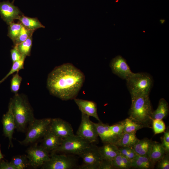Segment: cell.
<instances>
[{
  "label": "cell",
  "mask_w": 169,
  "mask_h": 169,
  "mask_svg": "<svg viewBox=\"0 0 169 169\" xmlns=\"http://www.w3.org/2000/svg\"><path fill=\"white\" fill-rule=\"evenodd\" d=\"M85 80L84 73L70 63L55 67L49 74L47 87L52 95L63 100L74 99Z\"/></svg>",
  "instance_id": "cell-1"
},
{
  "label": "cell",
  "mask_w": 169,
  "mask_h": 169,
  "mask_svg": "<svg viewBox=\"0 0 169 169\" xmlns=\"http://www.w3.org/2000/svg\"><path fill=\"white\" fill-rule=\"evenodd\" d=\"M131 104L128 118L143 125L144 128H152L153 112L149 95L131 97Z\"/></svg>",
  "instance_id": "cell-2"
},
{
  "label": "cell",
  "mask_w": 169,
  "mask_h": 169,
  "mask_svg": "<svg viewBox=\"0 0 169 169\" xmlns=\"http://www.w3.org/2000/svg\"><path fill=\"white\" fill-rule=\"evenodd\" d=\"M10 101L12 104L16 128L18 131L24 132L27 125L35 119L31 106L24 95L15 94Z\"/></svg>",
  "instance_id": "cell-3"
},
{
  "label": "cell",
  "mask_w": 169,
  "mask_h": 169,
  "mask_svg": "<svg viewBox=\"0 0 169 169\" xmlns=\"http://www.w3.org/2000/svg\"><path fill=\"white\" fill-rule=\"evenodd\" d=\"M125 80L131 97L149 95L153 83L151 76L144 72L133 73Z\"/></svg>",
  "instance_id": "cell-4"
},
{
  "label": "cell",
  "mask_w": 169,
  "mask_h": 169,
  "mask_svg": "<svg viewBox=\"0 0 169 169\" xmlns=\"http://www.w3.org/2000/svg\"><path fill=\"white\" fill-rule=\"evenodd\" d=\"M91 143L77 135H74L63 139L59 146L53 152L79 156Z\"/></svg>",
  "instance_id": "cell-5"
},
{
  "label": "cell",
  "mask_w": 169,
  "mask_h": 169,
  "mask_svg": "<svg viewBox=\"0 0 169 169\" xmlns=\"http://www.w3.org/2000/svg\"><path fill=\"white\" fill-rule=\"evenodd\" d=\"M51 119L46 118L35 119L29 125L25 139L19 141L22 145L32 143L43 137L48 131Z\"/></svg>",
  "instance_id": "cell-6"
},
{
  "label": "cell",
  "mask_w": 169,
  "mask_h": 169,
  "mask_svg": "<svg viewBox=\"0 0 169 169\" xmlns=\"http://www.w3.org/2000/svg\"><path fill=\"white\" fill-rule=\"evenodd\" d=\"M41 167L43 169H72L78 168L79 166L74 157L51 152L49 160Z\"/></svg>",
  "instance_id": "cell-7"
},
{
  "label": "cell",
  "mask_w": 169,
  "mask_h": 169,
  "mask_svg": "<svg viewBox=\"0 0 169 169\" xmlns=\"http://www.w3.org/2000/svg\"><path fill=\"white\" fill-rule=\"evenodd\" d=\"M76 134L91 143L98 141L99 136L94 122L90 120L89 116L82 113L81 123Z\"/></svg>",
  "instance_id": "cell-8"
},
{
  "label": "cell",
  "mask_w": 169,
  "mask_h": 169,
  "mask_svg": "<svg viewBox=\"0 0 169 169\" xmlns=\"http://www.w3.org/2000/svg\"><path fill=\"white\" fill-rule=\"evenodd\" d=\"M26 152L30 166L34 168L41 167L50 159L49 152L40 145L36 144L32 146L27 150Z\"/></svg>",
  "instance_id": "cell-9"
},
{
  "label": "cell",
  "mask_w": 169,
  "mask_h": 169,
  "mask_svg": "<svg viewBox=\"0 0 169 169\" xmlns=\"http://www.w3.org/2000/svg\"><path fill=\"white\" fill-rule=\"evenodd\" d=\"M0 15L3 20L9 25L23 14L13 2L6 1L0 2Z\"/></svg>",
  "instance_id": "cell-10"
},
{
  "label": "cell",
  "mask_w": 169,
  "mask_h": 169,
  "mask_svg": "<svg viewBox=\"0 0 169 169\" xmlns=\"http://www.w3.org/2000/svg\"><path fill=\"white\" fill-rule=\"evenodd\" d=\"M110 66L112 72L123 79H126L133 74L126 60L119 55L110 61Z\"/></svg>",
  "instance_id": "cell-11"
},
{
  "label": "cell",
  "mask_w": 169,
  "mask_h": 169,
  "mask_svg": "<svg viewBox=\"0 0 169 169\" xmlns=\"http://www.w3.org/2000/svg\"><path fill=\"white\" fill-rule=\"evenodd\" d=\"M49 130L59 137L64 139L74 135L71 125L59 118L51 119Z\"/></svg>",
  "instance_id": "cell-12"
},
{
  "label": "cell",
  "mask_w": 169,
  "mask_h": 169,
  "mask_svg": "<svg viewBox=\"0 0 169 169\" xmlns=\"http://www.w3.org/2000/svg\"><path fill=\"white\" fill-rule=\"evenodd\" d=\"M3 132L6 137L9 140V146H13L12 140L14 129L16 128L14 116L13 112L12 104L10 101L8 110L4 114L2 119Z\"/></svg>",
  "instance_id": "cell-13"
},
{
  "label": "cell",
  "mask_w": 169,
  "mask_h": 169,
  "mask_svg": "<svg viewBox=\"0 0 169 169\" xmlns=\"http://www.w3.org/2000/svg\"><path fill=\"white\" fill-rule=\"evenodd\" d=\"M83 160V164H98L100 165L102 160L98 147L91 143L79 156Z\"/></svg>",
  "instance_id": "cell-14"
},
{
  "label": "cell",
  "mask_w": 169,
  "mask_h": 169,
  "mask_svg": "<svg viewBox=\"0 0 169 169\" xmlns=\"http://www.w3.org/2000/svg\"><path fill=\"white\" fill-rule=\"evenodd\" d=\"M98 136L102 142L105 143H111L115 145L118 138L113 133L110 125L101 121L98 123H94Z\"/></svg>",
  "instance_id": "cell-15"
},
{
  "label": "cell",
  "mask_w": 169,
  "mask_h": 169,
  "mask_svg": "<svg viewBox=\"0 0 169 169\" xmlns=\"http://www.w3.org/2000/svg\"><path fill=\"white\" fill-rule=\"evenodd\" d=\"M74 101L82 113L95 118L101 121L97 114V108L95 102L75 98Z\"/></svg>",
  "instance_id": "cell-16"
},
{
  "label": "cell",
  "mask_w": 169,
  "mask_h": 169,
  "mask_svg": "<svg viewBox=\"0 0 169 169\" xmlns=\"http://www.w3.org/2000/svg\"><path fill=\"white\" fill-rule=\"evenodd\" d=\"M63 139L51 131L49 128L43 137L40 146L48 152H53L60 145Z\"/></svg>",
  "instance_id": "cell-17"
},
{
  "label": "cell",
  "mask_w": 169,
  "mask_h": 169,
  "mask_svg": "<svg viewBox=\"0 0 169 169\" xmlns=\"http://www.w3.org/2000/svg\"><path fill=\"white\" fill-rule=\"evenodd\" d=\"M98 149L103 159L112 161L119 153L118 147L111 143H105Z\"/></svg>",
  "instance_id": "cell-18"
},
{
  "label": "cell",
  "mask_w": 169,
  "mask_h": 169,
  "mask_svg": "<svg viewBox=\"0 0 169 169\" xmlns=\"http://www.w3.org/2000/svg\"><path fill=\"white\" fill-rule=\"evenodd\" d=\"M153 141L151 139L145 138L139 140L132 147L137 155L148 156Z\"/></svg>",
  "instance_id": "cell-19"
},
{
  "label": "cell",
  "mask_w": 169,
  "mask_h": 169,
  "mask_svg": "<svg viewBox=\"0 0 169 169\" xmlns=\"http://www.w3.org/2000/svg\"><path fill=\"white\" fill-rule=\"evenodd\" d=\"M166 152L161 143L153 141L148 156L152 164H155L161 159Z\"/></svg>",
  "instance_id": "cell-20"
},
{
  "label": "cell",
  "mask_w": 169,
  "mask_h": 169,
  "mask_svg": "<svg viewBox=\"0 0 169 169\" xmlns=\"http://www.w3.org/2000/svg\"><path fill=\"white\" fill-rule=\"evenodd\" d=\"M148 156L137 155L131 161V168L140 169L152 168L154 166Z\"/></svg>",
  "instance_id": "cell-21"
},
{
  "label": "cell",
  "mask_w": 169,
  "mask_h": 169,
  "mask_svg": "<svg viewBox=\"0 0 169 169\" xmlns=\"http://www.w3.org/2000/svg\"><path fill=\"white\" fill-rule=\"evenodd\" d=\"M168 113V104L165 99L161 98L159 101L157 109L152 112V119L163 120L167 116Z\"/></svg>",
  "instance_id": "cell-22"
},
{
  "label": "cell",
  "mask_w": 169,
  "mask_h": 169,
  "mask_svg": "<svg viewBox=\"0 0 169 169\" xmlns=\"http://www.w3.org/2000/svg\"><path fill=\"white\" fill-rule=\"evenodd\" d=\"M139 140L136 133H124L117 141L115 145L118 147H132Z\"/></svg>",
  "instance_id": "cell-23"
},
{
  "label": "cell",
  "mask_w": 169,
  "mask_h": 169,
  "mask_svg": "<svg viewBox=\"0 0 169 169\" xmlns=\"http://www.w3.org/2000/svg\"><path fill=\"white\" fill-rule=\"evenodd\" d=\"M18 19L23 26L31 30L34 31L39 28H45L36 18H30L23 15Z\"/></svg>",
  "instance_id": "cell-24"
},
{
  "label": "cell",
  "mask_w": 169,
  "mask_h": 169,
  "mask_svg": "<svg viewBox=\"0 0 169 169\" xmlns=\"http://www.w3.org/2000/svg\"><path fill=\"white\" fill-rule=\"evenodd\" d=\"M113 169H129L131 168V161L120 153L112 160Z\"/></svg>",
  "instance_id": "cell-25"
},
{
  "label": "cell",
  "mask_w": 169,
  "mask_h": 169,
  "mask_svg": "<svg viewBox=\"0 0 169 169\" xmlns=\"http://www.w3.org/2000/svg\"><path fill=\"white\" fill-rule=\"evenodd\" d=\"M122 121L124 125V133H136L137 131L144 128L143 125L133 121L129 118Z\"/></svg>",
  "instance_id": "cell-26"
},
{
  "label": "cell",
  "mask_w": 169,
  "mask_h": 169,
  "mask_svg": "<svg viewBox=\"0 0 169 169\" xmlns=\"http://www.w3.org/2000/svg\"><path fill=\"white\" fill-rule=\"evenodd\" d=\"M16 169H23L30 166L27 156L18 155L14 156L10 161Z\"/></svg>",
  "instance_id": "cell-27"
},
{
  "label": "cell",
  "mask_w": 169,
  "mask_h": 169,
  "mask_svg": "<svg viewBox=\"0 0 169 169\" xmlns=\"http://www.w3.org/2000/svg\"><path fill=\"white\" fill-rule=\"evenodd\" d=\"M8 26V35L14 43L19 35L22 24L19 22L18 23L13 22Z\"/></svg>",
  "instance_id": "cell-28"
},
{
  "label": "cell",
  "mask_w": 169,
  "mask_h": 169,
  "mask_svg": "<svg viewBox=\"0 0 169 169\" xmlns=\"http://www.w3.org/2000/svg\"><path fill=\"white\" fill-rule=\"evenodd\" d=\"M32 45V35H31L16 46L21 54L26 57L30 55Z\"/></svg>",
  "instance_id": "cell-29"
},
{
  "label": "cell",
  "mask_w": 169,
  "mask_h": 169,
  "mask_svg": "<svg viewBox=\"0 0 169 169\" xmlns=\"http://www.w3.org/2000/svg\"><path fill=\"white\" fill-rule=\"evenodd\" d=\"M26 57L25 56L22 55L21 58L19 60L13 63L12 68L10 71L3 79L0 80V84L12 74L15 72H19L20 70L24 69V62Z\"/></svg>",
  "instance_id": "cell-30"
},
{
  "label": "cell",
  "mask_w": 169,
  "mask_h": 169,
  "mask_svg": "<svg viewBox=\"0 0 169 169\" xmlns=\"http://www.w3.org/2000/svg\"><path fill=\"white\" fill-rule=\"evenodd\" d=\"M19 72H16L13 75L11 81L10 89L12 92L15 94L18 93L22 80V78L18 74Z\"/></svg>",
  "instance_id": "cell-31"
},
{
  "label": "cell",
  "mask_w": 169,
  "mask_h": 169,
  "mask_svg": "<svg viewBox=\"0 0 169 169\" xmlns=\"http://www.w3.org/2000/svg\"><path fill=\"white\" fill-rule=\"evenodd\" d=\"M34 31L28 29L22 25V27L19 35L13 43L14 45H17L25 41L31 35Z\"/></svg>",
  "instance_id": "cell-32"
},
{
  "label": "cell",
  "mask_w": 169,
  "mask_h": 169,
  "mask_svg": "<svg viewBox=\"0 0 169 169\" xmlns=\"http://www.w3.org/2000/svg\"><path fill=\"white\" fill-rule=\"evenodd\" d=\"M152 127L154 135L163 133L166 130L165 124L162 120L152 119Z\"/></svg>",
  "instance_id": "cell-33"
},
{
  "label": "cell",
  "mask_w": 169,
  "mask_h": 169,
  "mask_svg": "<svg viewBox=\"0 0 169 169\" xmlns=\"http://www.w3.org/2000/svg\"><path fill=\"white\" fill-rule=\"evenodd\" d=\"M119 153L131 161L137 155L132 147H118Z\"/></svg>",
  "instance_id": "cell-34"
},
{
  "label": "cell",
  "mask_w": 169,
  "mask_h": 169,
  "mask_svg": "<svg viewBox=\"0 0 169 169\" xmlns=\"http://www.w3.org/2000/svg\"><path fill=\"white\" fill-rule=\"evenodd\" d=\"M110 128L113 133L118 138L124 133V124L122 121L112 125H110Z\"/></svg>",
  "instance_id": "cell-35"
},
{
  "label": "cell",
  "mask_w": 169,
  "mask_h": 169,
  "mask_svg": "<svg viewBox=\"0 0 169 169\" xmlns=\"http://www.w3.org/2000/svg\"><path fill=\"white\" fill-rule=\"evenodd\" d=\"M157 168L159 169H169V152H166L164 156L158 161Z\"/></svg>",
  "instance_id": "cell-36"
},
{
  "label": "cell",
  "mask_w": 169,
  "mask_h": 169,
  "mask_svg": "<svg viewBox=\"0 0 169 169\" xmlns=\"http://www.w3.org/2000/svg\"><path fill=\"white\" fill-rule=\"evenodd\" d=\"M164 135L161 137V145L166 151L169 152V130L168 128L163 132Z\"/></svg>",
  "instance_id": "cell-37"
},
{
  "label": "cell",
  "mask_w": 169,
  "mask_h": 169,
  "mask_svg": "<svg viewBox=\"0 0 169 169\" xmlns=\"http://www.w3.org/2000/svg\"><path fill=\"white\" fill-rule=\"evenodd\" d=\"M10 52L13 63L19 60L22 56L16 45H14V48L11 49Z\"/></svg>",
  "instance_id": "cell-38"
},
{
  "label": "cell",
  "mask_w": 169,
  "mask_h": 169,
  "mask_svg": "<svg viewBox=\"0 0 169 169\" xmlns=\"http://www.w3.org/2000/svg\"><path fill=\"white\" fill-rule=\"evenodd\" d=\"M99 169H113L112 161L102 159Z\"/></svg>",
  "instance_id": "cell-39"
},
{
  "label": "cell",
  "mask_w": 169,
  "mask_h": 169,
  "mask_svg": "<svg viewBox=\"0 0 169 169\" xmlns=\"http://www.w3.org/2000/svg\"><path fill=\"white\" fill-rule=\"evenodd\" d=\"M0 169H16L15 166L10 162L0 161Z\"/></svg>",
  "instance_id": "cell-40"
},
{
  "label": "cell",
  "mask_w": 169,
  "mask_h": 169,
  "mask_svg": "<svg viewBox=\"0 0 169 169\" xmlns=\"http://www.w3.org/2000/svg\"><path fill=\"white\" fill-rule=\"evenodd\" d=\"M100 164H82L79 166L78 169H99Z\"/></svg>",
  "instance_id": "cell-41"
},
{
  "label": "cell",
  "mask_w": 169,
  "mask_h": 169,
  "mask_svg": "<svg viewBox=\"0 0 169 169\" xmlns=\"http://www.w3.org/2000/svg\"><path fill=\"white\" fill-rule=\"evenodd\" d=\"M3 158V156L1 153V149H0V161Z\"/></svg>",
  "instance_id": "cell-42"
}]
</instances>
